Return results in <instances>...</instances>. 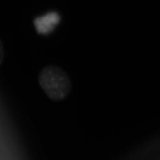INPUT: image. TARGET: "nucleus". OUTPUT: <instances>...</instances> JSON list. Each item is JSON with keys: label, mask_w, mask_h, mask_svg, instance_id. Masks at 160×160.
Returning a JSON list of instances; mask_svg holds the SVG:
<instances>
[{"label": "nucleus", "mask_w": 160, "mask_h": 160, "mask_svg": "<svg viewBox=\"0 0 160 160\" xmlns=\"http://www.w3.org/2000/svg\"><path fill=\"white\" fill-rule=\"evenodd\" d=\"M38 79L40 88L52 101H62L71 92V79L65 70L58 66L44 67L39 73Z\"/></svg>", "instance_id": "f257e3e1"}, {"label": "nucleus", "mask_w": 160, "mask_h": 160, "mask_svg": "<svg viewBox=\"0 0 160 160\" xmlns=\"http://www.w3.org/2000/svg\"><path fill=\"white\" fill-rule=\"evenodd\" d=\"M38 23L37 24V29H38L39 33H46L53 29L55 24L58 23L59 21V17L56 13H52L47 15L41 19H38Z\"/></svg>", "instance_id": "f03ea898"}, {"label": "nucleus", "mask_w": 160, "mask_h": 160, "mask_svg": "<svg viewBox=\"0 0 160 160\" xmlns=\"http://www.w3.org/2000/svg\"><path fill=\"white\" fill-rule=\"evenodd\" d=\"M4 56H5V50H4V47L3 45L2 42L1 40H0V66H2V64L3 62L4 59Z\"/></svg>", "instance_id": "7ed1b4c3"}]
</instances>
